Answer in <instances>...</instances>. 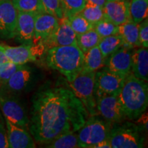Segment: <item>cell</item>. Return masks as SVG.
<instances>
[{
	"label": "cell",
	"instance_id": "cell-12",
	"mask_svg": "<svg viewBox=\"0 0 148 148\" xmlns=\"http://www.w3.org/2000/svg\"><path fill=\"white\" fill-rule=\"evenodd\" d=\"M134 49L123 45L106 58L103 67L117 75L127 77L131 73L132 54Z\"/></svg>",
	"mask_w": 148,
	"mask_h": 148
},
{
	"label": "cell",
	"instance_id": "cell-23",
	"mask_svg": "<svg viewBox=\"0 0 148 148\" xmlns=\"http://www.w3.org/2000/svg\"><path fill=\"white\" fill-rule=\"evenodd\" d=\"M123 45H125L124 41L120 35L116 34L100 38L97 46L103 56L106 58Z\"/></svg>",
	"mask_w": 148,
	"mask_h": 148
},
{
	"label": "cell",
	"instance_id": "cell-28",
	"mask_svg": "<svg viewBox=\"0 0 148 148\" xmlns=\"http://www.w3.org/2000/svg\"><path fill=\"white\" fill-rule=\"evenodd\" d=\"M79 14L92 25L104 18L103 7L92 4H85Z\"/></svg>",
	"mask_w": 148,
	"mask_h": 148
},
{
	"label": "cell",
	"instance_id": "cell-11",
	"mask_svg": "<svg viewBox=\"0 0 148 148\" xmlns=\"http://www.w3.org/2000/svg\"><path fill=\"white\" fill-rule=\"evenodd\" d=\"M126 77L112 73L102 67L95 72V95H119Z\"/></svg>",
	"mask_w": 148,
	"mask_h": 148
},
{
	"label": "cell",
	"instance_id": "cell-13",
	"mask_svg": "<svg viewBox=\"0 0 148 148\" xmlns=\"http://www.w3.org/2000/svg\"><path fill=\"white\" fill-rule=\"evenodd\" d=\"M77 35L72 29L66 17L59 18L58 25L51 34L41 43L46 51L48 49L60 46L76 45Z\"/></svg>",
	"mask_w": 148,
	"mask_h": 148
},
{
	"label": "cell",
	"instance_id": "cell-19",
	"mask_svg": "<svg viewBox=\"0 0 148 148\" xmlns=\"http://www.w3.org/2000/svg\"><path fill=\"white\" fill-rule=\"evenodd\" d=\"M131 73L135 77L147 82L148 80V50L147 48L134 49L132 54Z\"/></svg>",
	"mask_w": 148,
	"mask_h": 148
},
{
	"label": "cell",
	"instance_id": "cell-22",
	"mask_svg": "<svg viewBox=\"0 0 148 148\" xmlns=\"http://www.w3.org/2000/svg\"><path fill=\"white\" fill-rule=\"evenodd\" d=\"M47 148H76L79 147L77 132H69L59 135L54 139L45 144Z\"/></svg>",
	"mask_w": 148,
	"mask_h": 148
},
{
	"label": "cell",
	"instance_id": "cell-18",
	"mask_svg": "<svg viewBox=\"0 0 148 148\" xmlns=\"http://www.w3.org/2000/svg\"><path fill=\"white\" fill-rule=\"evenodd\" d=\"M59 18L47 12L38 13L34 18L33 43L42 42L51 34L58 25Z\"/></svg>",
	"mask_w": 148,
	"mask_h": 148
},
{
	"label": "cell",
	"instance_id": "cell-37",
	"mask_svg": "<svg viewBox=\"0 0 148 148\" xmlns=\"http://www.w3.org/2000/svg\"><path fill=\"white\" fill-rule=\"evenodd\" d=\"M8 61L7 59L6 56H5L4 50L2 47V44H0V64L3 63V62Z\"/></svg>",
	"mask_w": 148,
	"mask_h": 148
},
{
	"label": "cell",
	"instance_id": "cell-17",
	"mask_svg": "<svg viewBox=\"0 0 148 148\" xmlns=\"http://www.w3.org/2000/svg\"><path fill=\"white\" fill-rule=\"evenodd\" d=\"M103 10L104 18L116 25L132 21L130 13V1H107Z\"/></svg>",
	"mask_w": 148,
	"mask_h": 148
},
{
	"label": "cell",
	"instance_id": "cell-29",
	"mask_svg": "<svg viewBox=\"0 0 148 148\" xmlns=\"http://www.w3.org/2000/svg\"><path fill=\"white\" fill-rule=\"evenodd\" d=\"M63 17L79 13L84 8L85 0H60Z\"/></svg>",
	"mask_w": 148,
	"mask_h": 148
},
{
	"label": "cell",
	"instance_id": "cell-40",
	"mask_svg": "<svg viewBox=\"0 0 148 148\" xmlns=\"http://www.w3.org/2000/svg\"><path fill=\"white\" fill-rule=\"evenodd\" d=\"M12 1H14V0H12Z\"/></svg>",
	"mask_w": 148,
	"mask_h": 148
},
{
	"label": "cell",
	"instance_id": "cell-20",
	"mask_svg": "<svg viewBox=\"0 0 148 148\" xmlns=\"http://www.w3.org/2000/svg\"><path fill=\"white\" fill-rule=\"evenodd\" d=\"M117 34L121 36L125 46L133 48L141 47L138 40V23L130 21L117 25Z\"/></svg>",
	"mask_w": 148,
	"mask_h": 148
},
{
	"label": "cell",
	"instance_id": "cell-32",
	"mask_svg": "<svg viewBox=\"0 0 148 148\" xmlns=\"http://www.w3.org/2000/svg\"><path fill=\"white\" fill-rule=\"evenodd\" d=\"M44 8L47 13L56 16L58 18L63 17L60 0H40Z\"/></svg>",
	"mask_w": 148,
	"mask_h": 148
},
{
	"label": "cell",
	"instance_id": "cell-26",
	"mask_svg": "<svg viewBox=\"0 0 148 148\" xmlns=\"http://www.w3.org/2000/svg\"><path fill=\"white\" fill-rule=\"evenodd\" d=\"M12 1L17 11L35 14L46 12L40 0H14Z\"/></svg>",
	"mask_w": 148,
	"mask_h": 148
},
{
	"label": "cell",
	"instance_id": "cell-10",
	"mask_svg": "<svg viewBox=\"0 0 148 148\" xmlns=\"http://www.w3.org/2000/svg\"><path fill=\"white\" fill-rule=\"evenodd\" d=\"M97 113L110 124L127 119L119 95H104L95 97Z\"/></svg>",
	"mask_w": 148,
	"mask_h": 148
},
{
	"label": "cell",
	"instance_id": "cell-8",
	"mask_svg": "<svg viewBox=\"0 0 148 148\" xmlns=\"http://www.w3.org/2000/svg\"><path fill=\"white\" fill-rule=\"evenodd\" d=\"M0 108L5 119L29 131V118L19 96L0 92Z\"/></svg>",
	"mask_w": 148,
	"mask_h": 148
},
{
	"label": "cell",
	"instance_id": "cell-5",
	"mask_svg": "<svg viewBox=\"0 0 148 148\" xmlns=\"http://www.w3.org/2000/svg\"><path fill=\"white\" fill-rule=\"evenodd\" d=\"M41 77L42 73L36 68L23 64L0 87V92L19 96L32 90Z\"/></svg>",
	"mask_w": 148,
	"mask_h": 148
},
{
	"label": "cell",
	"instance_id": "cell-36",
	"mask_svg": "<svg viewBox=\"0 0 148 148\" xmlns=\"http://www.w3.org/2000/svg\"><path fill=\"white\" fill-rule=\"evenodd\" d=\"M107 0H85V4H92L103 7Z\"/></svg>",
	"mask_w": 148,
	"mask_h": 148
},
{
	"label": "cell",
	"instance_id": "cell-6",
	"mask_svg": "<svg viewBox=\"0 0 148 148\" xmlns=\"http://www.w3.org/2000/svg\"><path fill=\"white\" fill-rule=\"evenodd\" d=\"M112 125L99 114L88 116L77 131L79 147L92 148L99 142L108 139Z\"/></svg>",
	"mask_w": 148,
	"mask_h": 148
},
{
	"label": "cell",
	"instance_id": "cell-34",
	"mask_svg": "<svg viewBox=\"0 0 148 148\" xmlns=\"http://www.w3.org/2000/svg\"><path fill=\"white\" fill-rule=\"evenodd\" d=\"M8 142L7 137L6 127H5L3 119L0 122V148H8Z\"/></svg>",
	"mask_w": 148,
	"mask_h": 148
},
{
	"label": "cell",
	"instance_id": "cell-24",
	"mask_svg": "<svg viewBox=\"0 0 148 148\" xmlns=\"http://www.w3.org/2000/svg\"><path fill=\"white\" fill-rule=\"evenodd\" d=\"M100 37L93 28L83 34L77 35L76 44L83 53H86L91 48L98 45Z\"/></svg>",
	"mask_w": 148,
	"mask_h": 148
},
{
	"label": "cell",
	"instance_id": "cell-15",
	"mask_svg": "<svg viewBox=\"0 0 148 148\" xmlns=\"http://www.w3.org/2000/svg\"><path fill=\"white\" fill-rule=\"evenodd\" d=\"M36 14L18 11L14 38L20 44H32L34 34V18Z\"/></svg>",
	"mask_w": 148,
	"mask_h": 148
},
{
	"label": "cell",
	"instance_id": "cell-4",
	"mask_svg": "<svg viewBox=\"0 0 148 148\" xmlns=\"http://www.w3.org/2000/svg\"><path fill=\"white\" fill-rule=\"evenodd\" d=\"M145 129L132 121L112 124L109 140L111 148H142L145 147Z\"/></svg>",
	"mask_w": 148,
	"mask_h": 148
},
{
	"label": "cell",
	"instance_id": "cell-33",
	"mask_svg": "<svg viewBox=\"0 0 148 148\" xmlns=\"http://www.w3.org/2000/svg\"><path fill=\"white\" fill-rule=\"evenodd\" d=\"M138 40L140 46L148 47V19L147 18L138 23Z\"/></svg>",
	"mask_w": 148,
	"mask_h": 148
},
{
	"label": "cell",
	"instance_id": "cell-35",
	"mask_svg": "<svg viewBox=\"0 0 148 148\" xmlns=\"http://www.w3.org/2000/svg\"><path fill=\"white\" fill-rule=\"evenodd\" d=\"M92 148H111L110 140L109 139L103 140L94 145Z\"/></svg>",
	"mask_w": 148,
	"mask_h": 148
},
{
	"label": "cell",
	"instance_id": "cell-3",
	"mask_svg": "<svg viewBox=\"0 0 148 148\" xmlns=\"http://www.w3.org/2000/svg\"><path fill=\"white\" fill-rule=\"evenodd\" d=\"M46 63L72 82L82 71L84 53L76 45L54 47L46 51Z\"/></svg>",
	"mask_w": 148,
	"mask_h": 148
},
{
	"label": "cell",
	"instance_id": "cell-7",
	"mask_svg": "<svg viewBox=\"0 0 148 148\" xmlns=\"http://www.w3.org/2000/svg\"><path fill=\"white\" fill-rule=\"evenodd\" d=\"M95 72L80 71L72 82H67L69 87L82 101L89 116L98 114L95 95Z\"/></svg>",
	"mask_w": 148,
	"mask_h": 148
},
{
	"label": "cell",
	"instance_id": "cell-25",
	"mask_svg": "<svg viewBox=\"0 0 148 148\" xmlns=\"http://www.w3.org/2000/svg\"><path fill=\"white\" fill-rule=\"evenodd\" d=\"M130 13L132 21L140 23L147 18L148 0H131L130 1Z\"/></svg>",
	"mask_w": 148,
	"mask_h": 148
},
{
	"label": "cell",
	"instance_id": "cell-30",
	"mask_svg": "<svg viewBox=\"0 0 148 148\" xmlns=\"http://www.w3.org/2000/svg\"><path fill=\"white\" fill-rule=\"evenodd\" d=\"M93 29L96 31L100 38L117 34V25L103 18L93 25Z\"/></svg>",
	"mask_w": 148,
	"mask_h": 148
},
{
	"label": "cell",
	"instance_id": "cell-27",
	"mask_svg": "<svg viewBox=\"0 0 148 148\" xmlns=\"http://www.w3.org/2000/svg\"><path fill=\"white\" fill-rule=\"evenodd\" d=\"M70 26L76 35H79L87 32L90 29L93 28V25L90 23L86 18L83 17L79 13L66 17Z\"/></svg>",
	"mask_w": 148,
	"mask_h": 148
},
{
	"label": "cell",
	"instance_id": "cell-21",
	"mask_svg": "<svg viewBox=\"0 0 148 148\" xmlns=\"http://www.w3.org/2000/svg\"><path fill=\"white\" fill-rule=\"evenodd\" d=\"M106 58L98 46L91 48L84 53V62L81 71H97L104 66Z\"/></svg>",
	"mask_w": 148,
	"mask_h": 148
},
{
	"label": "cell",
	"instance_id": "cell-14",
	"mask_svg": "<svg viewBox=\"0 0 148 148\" xmlns=\"http://www.w3.org/2000/svg\"><path fill=\"white\" fill-rule=\"evenodd\" d=\"M17 14L12 0H0V38H14Z\"/></svg>",
	"mask_w": 148,
	"mask_h": 148
},
{
	"label": "cell",
	"instance_id": "cell-38",
	"mask_svg": "<svg viewBox=\"0 0 148 148\" xmlns=\"http://www.w3.org/2000/svg\"><path fill=\"white\" fill-rule=\"evenodd\" d=\"M107 1H130V0H107Z\"/></svg>",
	"mask_w": 148,
	"mask_h": 148
},
{
	"label": "cell",
	"instance_id": "cell-9",
	"mask_svg": "<svg viewBox=\"0 0 148 148\" xmlns=\"http://www.w3.org/2000/svg\"><path fill=\"white\" fill-rule=\"evenodd\" d=\"M5 56L8 61L16 64H25L35 62L46 52V49L41 42L32 44H21L12 47L2 44Z\"/></svg>",
	"mask_w": 148,
	"mask_h": 148
},
{
	"label": "cell",
	"instance_id": "cell-1",
	"mask_svg": "<svg viewBox=\"0 0 148 148\" xmlns=\"http://www.w3.org/2000/svg\"><path fill=\"white\" fill-rule=\"evenodd\" d=\"M88 116L66 80L47 81L32 95L29 132L37 143L45 145L64 133L77 132Z\"/></svg>",
	"mask_w": 148,
	"mask_h": 148
},
{
	"label": "cell",
	"instance_id": "cell-16",
	"mask_svg": "<svg viewBox=\"0 0 148 148\" xmlns=\"http://www.w3.org/2000/svg\"><path fill=\"white\" fill-rule=\"evenodd\" d=\"M9 148H34V140L28 130L5 119Z\"/></svg>",
	"mask_w": 148,
	"mask_h": 148
},
{
	"label": "cell",
	"instance_id": "cell-2",
	"mask_svg": "<svg viewBox=\"0 0 148 148\" xmlns=\"http://www.w3.org/2000/svg\"><path fill=\"white\" fill-rule=\"evenodd\" d=\"M119 98L127 119L136 121L147 110V82L137 78L130 73L125 77Z\"/></svg>",
	"mask_w": 148,
	"mask_h": 148
},
{
	"label": "cell",
	"instance_id": "cell-31",
	"mask_svg": "<svg viewBox=\"0 0 148 148\" xmlns=\"http://www.w3.org/2000/svg\"><path fill=\"white\" fill-rule=\"evenodd\" d=\"M21 66V65L20 64L12 63L10 61H6L0 64V87L6 82L12 74Z\"/></svg>",
	"mask_w": 148,
	"mask_h": 148
},
{
	"label": "cell",
	"instance_id": "cell-39",
	"mask_svg": "<svg viewBox=\"0 0 148 148\" xmlns=\"http://www.w3.org/2000/svg\"><path fill=\"white\" fill-rule=\"evenodd\" d=\"M1 119H2V117H1V113H0V122H1Z\"/></svg>",
	"mask_w": 148,
	"mask_h": 148
}]
</instances>
